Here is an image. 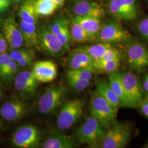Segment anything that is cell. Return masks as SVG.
Instances as JSON below:
<instances>
[{
  "mask_svg": "<svg viewBox=\"0 0 148 148\" xmlns=\"http://www.w3.org/2000/svg\"><path fill=\"white\" fill-rule=\"evenodd\" d=\"M0 4L1 5H3V7H4V5H3V0H0Z\"/></svg>",
  "mask_w": 148,
  "mask_h": 148,
  "instance_id": "cell-41",
  "label": "cell"
},
{
  "mask_svg": "<svg viewBox=\"0 0 148 148\" xmlns=\"http://www.w3.org/2000/svg\"><path fill=\"white\" fill-rule=\"evenodd\" d=\"M112 46L110 43L100 42L95 45L79 47L81 49L87 53L94 62L99 61L106 51Z\"/></svg>",
  "mask_w": 148,
  "mask_h": 148,
  "instance_id": "cell-25",
  "label": "cell"
},
{
  "mask_svg": "<svg viewBox=\"0 0 148 148\" xmlns=\"http://www.w3.org/2000/svg\"><path fill=\"white\" fill-rule=\"evenodd\" d=\"M2 54V53H1V51H0V54Z\"/></svg>",
  "mask_w": 148,
  "mask_h": 148,
  "instance_id": "cell-46",
  "label": "cell"
},
{
  "mask_svg": "<svg viewBox=\"0 0 148 148\" xmlns=\"http://www.w3.org/2000/svg\"><path fill=\"white\" fill-rule=\"evenodd\" d=\"M11 1L12 0H3V3L5 10H7L11 5Z\"/></svg>",
  "mask_w": 148,
  "mask_h": 148,
  "instance_id": "cell-39",
  "label": "cell"
},
{
  "mask_svg": "<svg viewBox=\"0 0 148 148\" xmlns=\"http://www.w3.org/2000/svg\"><path fill=\"white\" fill-rule=\"evenodd\" d=\"M69 12L74 16H94L101 18L105 16L104 10L93 0H70Z\"/></svg>",
  "mask_w": 148,
  "mask_h": 148,
  "instance_id": "cell-11",
  "label": "cell"
},
{
  "mask_svg": "<svg viewBox=\"0 0 148 148\" xmlns=\"http://www.w3.org/2000/svg\"><path fill=\"white\" fill-rule=\"evenodd\" d=\"M35 0H25L22 3L19 12L21 21L30 24L36 25L38 16L35 11Z\"/></svg>",
  "mask_w": 148,
  "mask_h": 148,
  "instance_id": "cell-23",
  "label": "cell"
},
{
  "mask_svg": "<svg viewBox=\"0 0 148 148\" xmlns=\"http://www.w3.org/2000/svg\"><path fill=\"white\" fill-rule=\"evenodd\" d=\"M67 79L70 86L77 92H82L90 86V81L82 80L70 76H67Z\"/></svg>",
  "mask_w": 148,
  "mask_h": 148,
  "instance_id": "cell-32",
  "label": "cell"
},
{
  "mask_svg": "<svg viewBox=\"0 0 148 148\" xmlns=\"http://www.w3.org/2000/svg\"><path fill=\"white\" fill-rule=\"evenodd\" d=\"M143 86L144 90L148 93V74L145 75L143 79Z\"/></svg>",
  "mask_w": 148,
  "mask_h": 148,
  "instance_id": "cell-37",
  "label": "cell"
},
{
  "mask_svg": "<svg viewBox=\"0 0 148 148\" xmlns=\"http://www.w3.org/2000/svg\"><path fill=\"white\" fill-rule=\"evenodd\" d=\"M121 75L124 90L130 108H136L143 101V88L137 76L131 71Z\"/></svg>",
  "mask_w": 148,
  "mask_h": 148,
  "instance_id": "cell-8",
  "label": "cell"
},
{
  "mask_svg": "<svg viewBox=\"0 0 148 148\" xmlns=\"http://www.w3.org/2000/svg\"><path fill=\"white\" fill-rule=\"evenodd\" d=\"M12 60L16 63L21 61V60L26 58L27 57L35 55V52L31 48L28 49H13L9 54Z\"/></svg>",
  "mask_w": 148,
  "mask_h": 148,
  "instance_id": "cell-30",
  "label": "cell"
},
{
  "mask_svg": "<svg viewBox=\"0 0 148 148\" xmlns=\"http://www.w3.org/2000/svg\"><path fill=\"white\" fill-rule=\"evenodd\" d=\"M1 126H2V122H1V120H0V130L1 128Z\"/></svg>",
  "mask_w": 148,
  "mask_h": 148,
  "instance_id": "cell-44",
  "label": "cell"
},
{
  "mask_svg": "<svg viewBox=\"0 0 148 148\" xmlns=\"http://www.w3.org/2000/svg\"><path fill=\"white\" fill-rule=\"evenodd\" d=\"M148 99V97L147 98H146V99Z\"/></svg>",
  "mask_w": 148,
  "mask_h": 148,
  "instance_id": "cell-45",
  "label": "cell"
},
{
  "mask_svg": "<svg viewBox=\"0 0 148 148\" xmlns=\"http://www.w3.org/2000/svg\"><path fill=\"white\" fill-rule=\"evenodd\" d=\"M5 10V7L2 5L0 4V13L2 12H3Z\"/></svg>",
  "mask_w": 148,
  "mask_h": 148,
  "instance_id": "cell-40",
  "label": "cell"
},
{
  "mask_svg": "<svg viewBox=\"0 0 148 148\" xmlns=\"http://www.w3.org/2000/svg\"><path fill=\"white\" fill-rule=\"evenodd\" d=\"M34 7L35 11L38 16H50L58 8L51 0H35Z\"/></svg>",
  "mask_w": 148,
  "mask_h": 148,
  "instance_id": "cell-28",
  "label": "cell"
},
{
  "mask_svg": "<svg viewBox=\"0 0 148 148\" xmlns=\"http://www.w3.org/2000/svg\"><path fill=\"white\" fill-rule=\"evenodd\" d=\"M84 101L75 99L67 101L62 106L57 118V127L60 130H66L74 126L81 116Z\"/></svg>",
  "mask_w": 148,
  "mask_h": 148,
  "instance_id": "cell-4",
  "label": "cell"
},
{
  "mask_svg": "<svg viewBox=\"0 0 148 148\" xmlns=\"http://www.w3.org/2000/svg\"><path fill=\"white\" fill-rule=\"evenodd\" d=\"M121 59V53L120 51L116 48L111 46L106 51V53H104L102 58L99 61H108Z\"/></svg>",
  "mask_w": 148,
  "mask_h": 148,
  "instance_id": "cell-33",
  "label": "cell"
},
{
  "mask_svg": "<svg viewBox=\"0 0 148 148\" xmlns=\"http://www.w3.org/2000/svg\"><path fill=\"white\" fill-rule=\"evenodd\" d=\"M27 104L19 99L6 101L0 108V115L8 121H16L22 119L27 112Z\"/></svg>",
  "mask_w": 148,
  "mask_h": 148,
  "instance_id": "cell-13",
  "label": "cell"
},
{
  "mask_svg": "<svg viewBox=\"0 0 148 148\" xmlns=\"http://www.w3.org/2000/svg\"><path fill=\"white\" fill-rule=\"evenodd\" d=\"M51 1L57 5L58 8H59L63 5L66 0H51Z\"/></svg>",
  "mask_w": 148,
  "mask_h": 148,
  "instance_id": "cell-38",
  "label": "cell"
},
{
  "mask_svg": "<svg viewBox=\"0 0 148 148\" xmlns=\"http://www.w3.org/2000/svg\"><path fill=\"white\" fill-rule=\"evenodd\" d=\"M106 131V127L91 115L76 131L75 140L79 144L95 145L99 142H101Z\"/></svg>",
  "mask_w": 148,
  "mask_h": 148,
  "instance_id": "cell-2",
  "label": "cell"
},
{
  "mask_svg": "<svg viewBox=\"0 0 148 148\" xmlns=\"http://www.w3.org/2000/svg\"><path fill=\"white\" fill-rule=\"evenodd\" d=\"M90 111L91 115L107 130L116 122L118 109L111 106L96 90L91 95Z\"/></svg>",
  "mask_w": 148,
  "mask_h": 148,
  "instance_id": "cell-1",
  "label": "cell"
},
{
  "mask_svg": "<svg viewBox=\"0 0 148 148\" xmlns=\"http://www.w3.org/2000/svg\"><path fill=\"white\" fill-rule=\"evenodd\" d=\"M139 106L143 114L148 119V101L145 99L143 100Z\"/></svg>",
  "mask_w": 148,
  "mask_h": 148,
  "instance_id": "cell-36",
  "label": "cell"
},
{
  "mask_svg": "<svg viewBox=\"0 0 148 148\" xmlns=\"http://www.w3.org/2000/svg\"><path fill=\"white\" fill-rule=\"evenodd\" d=\"M11 142L16 148H38L41 145L40 133L32 125L23 126L13 134Z\"/></svg>",
  "mask_w": 148,
  "mask_h": 148,
  "instance_id": "cell-6",
  "label": "cell"
},
{
  "mask_svg": "<svg viewBox=\"0 0 148 148\" xmlns=\"http://www.w3.org/2000/svg\"><path fill=\"white\" fill-rule=\"evenodd\" d=\"M95 90L114 107L119 109L122 106L120 99L105 81H98L96 84Z\"/></svg>",
  "mask_w": 148,
  "mask_h": 148,
  "instance_id": "cell-24",
  "label": "cell"
},
{
  "mask_svg": "<svg viewBox=\"0 0 148 148\" xmlns=\"http://www.w3.org/2000/svg\"><path fill=\"white\" fill-rule=\"evenodd\" d=\"M32 72L37 81L48 82L56 77L57 68L56 65L52 61H39L34 64Z\"/></svg>",
  "mask_w": 148,
  "mask_h": 148,
  "instance_id": "cell-15",
  "label": "cell"
},
{
  "mask_svg": "<svg viewBox=\"0 0 148 148\" xmlns=\"http://www.w3.org/2000/svg\"><path fill=\"white\" fill-rule=\"evenodd\" d=\"M120 62L121 59L94 62L93 68L95 73L110 74L117 71L120 65Z\"/></svg>",
  "mask_w": 148,
  "mask_h": 148,
  "instance_id": "cell-27",
  "label": "cell"
},
{
  "mask_svg": "<svg viewBox=\"0 0 148 148\" xmlns=\"http://www.w3.org/2000/svg\"><path fill=\"white\" fill-rule=\"evenodd\" d=\"M97 39L100 42L120 43L126 42L131 34L116 21H110L101 25Z\"/></svg>",
  "mask_w": 148,
  "mask_h": 148,
  "instance_id": "cell-7",
  "label": "cell"
},
{
  "mask_svg": "<svg viewBox=\"0 0 148 148\" xmlns=\"http://www.w3.org/2000/svg\"><path fill=\"white\" fill-rule=\"evenodd\" d=\"M138 29L142 36L148 41V18L144 19L140 21Z\"/></svg>",
  "mask_w": 148,
  "mask_h": 148,
  "instance_id": "cell-35",
  "label": "cell"
},
{
  "mask_svg": "<svg viewBox=\"0 0 148 148\" xmlns=\"http://www.w3.org/2000/svg\"><path fill=\"white\" fill-rule=\"evenodd\" d=\"M37 82L32 71L29 70L18 73L14 78V85L16 90L32 95L36 91Z\"/></svg>",
  "mask_w": 148,
  "mask_h": 148,
  "instance_id": "cell-17",
  "label": "cell"
},
{
  "mask_svg": "<svg viewBox=\"0 0 148 148\" xmlns=\"http://www.w3.org/2000/svg\"><path fill=\"white\" fill-rule=\"evenodd\" d=\"M20 68L21 67L18 64L12 60L11 63L0 75V77L5 82H9L13 79L16 75L19 73Z\"/></svg>",
  "mask_w": 148,
  "mask_h": 148,
  "instance_id": "cell-29",
  "label": "cell"
},
{
  "mask_svg": "<svg viewBox=\"0 0 148 148\" xmlns=\"http://www.w3.org/2000/svg\"><path fill=\"white\" fill-rule=\"evenodd\" d=\"M12 1H14V2H19L21 1L22 0H12Z\"/></svg>",
  "mask_w": 148,
  "mask_h": 148,
  "instance_id": "cell-42",
  "label": "cell"
},
{
  "mask_svg": "<svg viewBox=\"0 0 148 148\" xmlns=\"http://www.w3.org/2000/svg\"><path fill=\"white\" fill-rule=\"evenodd\" d=\"M72 19L79 23L92 39L95 38L101 29V18L94 16H74Z\"/></svg>",
  "mask_w": 148,
  "mask_h": 148,
  "instance_id": "cell-21",
  "label": "cell"
},
{
  "mask_svg": "<svg viewBox=\"0 0 148 148\" xmlns=\"http://www.w3.org/2000/svg\"><path fill=\"white\" fill-rule=\"evenodd\" d=\"M126 62L128 66L137 73L148 68V49L139 43H134L127 48Z\"/></svg>",
  "mask_w": 148,
  "mask_h": 148,
  "instance_id": "cell-10",
  "label": "cell"
},
{
  "mask_svg": "<svg viewBox=\"0 0 148 148\" xmlns=\"http://www.w3.org/2000/svg\"><path fill=\"white\" fill-rule=\"evenodd\" d=\"M38 32V46L41 48L44 52L49 56L60 57L65 49L48 27H41Z\"/></svg>",
  "mask_w": 148,
  "mask_h": 148,
  "instance_id": "cell-9",
  "label": "cell"
},
{
  "mask_svg": "<svg viewBox=\"0 0 148 148\" xmlns=\"http://www.w3.org/2000/svg\"><path fill=\"white\" fill-rule=\"evenodd\" d=\"M21 30L23 42L29 48L36 47L38 46V32L35 25L21 22L19 25Z\"/></svg>",
  "mask_w": 148,
  "mask_h": 148,
  "instance_id": "cell-22",
  "label": "cell"
},
{
  "mask_svg": "<svg viewBox=\"0 0 148 148\" xmlns=\"http://www.w3.org/2000/svg\"><path fill=\"white\" fill-rule=\"evenodd\" d=\"M1 97H2V92H1V88H0V99L1 98Z\"/></svg>",
  "mask_w": 148,
  "mask_h": 148,
  "instance_id": "cell-43",
  "label": "cell"
},
{
  "mask_svg": "<svg viewBox=\"0 0 148 148\" xmlns=\"http://www.w3.org/2000/svg\"><path fill=\"white\" fill-rule=\"evenodd\" d=\"M145 100H147V101H148V99H145Z\"/></svg>",
  "mask_w": 148,
  "mask_h": 148,
  "instance_id": "cell-47",
  "label": "cell"
},
{
  "mask_svg": "<svg viewBox=\"0 0 148 148\" xmlns=\"http://www.w3.org/2000/svg\"><path fill=\"white\" fill-rule=\"evenodd\" d=\"M77 145L74 138L59 132L51 134L40 145L42 148H74Z\"/></svg>",
  "mask_w": 148,
  "mask_h": 148,
  "instance_id": "cell-19",
  "label": "cell"
},
{
  "mask_svg": "<svg viewBox=\"0 0 148 148\" xmlns=\"http://www.w3.org/2000/svg\"><path fill=\"white\" fill-rule=\"evenodd\" d=\"M12 62L9 54L2 53L0 54V75L5 70Z\"/></svg>",
  "mask_w": 148,
  "mask_h": 148,
  "instance_id": "cell-34",
  "label": "cell"
},
{
  "mask_svg": "<svg viewBox=\"0 0 148 148\" xmlns=\"http://www.w3.org/2000/svg\"><path fill=\"white\" fill-rule=\"evenodd\" d=\"M66 93L65 88L62 85L48 88L38 99V111L43 114L52 113L61 104Z\"/></svg>",
  "mask_w": 148,
  "mask_h": 148,
  "instance_id": "cell-5",
  "label": "cell"
},
{
  "mask_svg": "<svg viewBox=\"0 0 148 148\" xmlns=\"http://www.w3.org/2000/svg\"><path fill=\"white\" fill-rule=\"evenodd\" d=\"M131 128L126 122H116L107 130L101 141L103 148H125L131 137Z\"/></svg>",
  "mask_w": 148,
  "mask_h": 148,
  "instance_id": "cell-3",
  "label": "cell"
},
{
  "mask_svg": "<svg viewBox=\"0 0 148 148\" xmlns=\"http://www.w3.org/2000/svg\"><path fill=\"white\" fill-rule=\"evenodd\" d=\"M3 31L10 49L21 47L24 43L21 30L13 17L5 19L3 24Z\"/></svg>",
  "mask_w": 148,
  "mask_h": 148,
  "instance_id": "cell-14",
  "label": "cell"
},
{
  "mask_svg": "<svg viewBox=\"0 0 148 148\" xmlns=\"http://www.w3.org/2000/svg\"><path fill=\"white\" fill-rule=\"evenodd\" d=\"M70 32L71 40L75 42H85L92 39L85 29L72 18L70 21Z\"/></svg>",
  "mask_w": 148,
  "mask_h": 148,
  "instance_id": "cell-26",
  "label": "cell"
},
{
  "mask_svg": "<svg viewBox=\"0 0 148 148\" xmlns=\"http://www.w3.org/2000/svg\"><path fill=\"white\" fill-rule=\"evenodd\" d=\"M69 24L70 22L68 19L65 17H59L54 19L48 27L53 34L58 38L66 51L70 48L71 40Z\"/></svg>",
  "mask_w": 148,
  "mask_h": 148,
  "instance_id": "cell-16",
  "label": "cell"
},
{
  "mask_svg": "<svg viewBox=\"0 0 148 148\" xmlns=\"http://www.w3.org/2000/svg\"><path fill=\"white\" fill-rule=\"evenodd\" d=\"M93 72L86 69H70L67 73V76L73 77L85 81H90L93 76Z\"/></svg>",
  "mask_w": 148,
  "mask_h": 148,
  "instance_id": "cell-31",
  "label": "cell"
},
{
  "mask_svg": "<svg viewBox=\"0 0 148 148\" xmlns=\"http://www.w3.org/2000/svg\"><path fill=\"white\" fill-rule=\"evenodd\" d=\"M108 84L111 90L120 99L121 106L130 107V104L127 99L122 83L121 73L116 71L109 74Z\"/></svg>",
  "mask_w": 148,
  "mask_h": 148,
  "instance_id": "cell-20",
  "label": "cell"
},
{
  "mask_svg": "<svg viewBox=\"0 0 148 148\" xmlns=\"http://www.w3.org/2000/svg\"><path fill=\"white\" fill-rule=\"evenodd\" d=\"M108 8L111 14L123 21L133 20L138 14L130 0H110Z\"/></svg>",
  "mask_w": 148,
  "mask_h": 148,
  "instance_id": "cell-12",
  "label": "cell"
},
{
  "mask_svg": "<svg viewBox=\"0 0 148 148\" xmlns=\"http://www.w3.org/2000/svg\"><path fill=\"white\" fill-rule=\"evenodd\" d=\"M93 63V59L79 48L75 49L70 53L68 60L70 69H86L95 73Z\"/></svg>",
  "mask_w": 148,
  "mask_h": 148,
  "instance_id": "cell-18",
  "label": "cell"
}]
</instances>
